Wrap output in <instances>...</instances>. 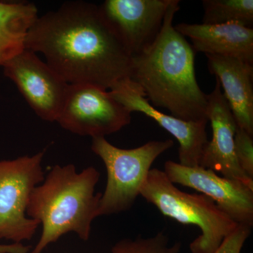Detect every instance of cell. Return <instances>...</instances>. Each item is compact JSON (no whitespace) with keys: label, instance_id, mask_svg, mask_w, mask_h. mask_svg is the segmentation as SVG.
<instances>
[{"label":"cell","instance_id":"obj_5","mask_svg":"<svg viewBox=\"0 0 253 253\" xmlns=\"http://www.w3.org/2000/svg\"><path fill=\"white\" fill-rule=\"evenodd\" d=\"M173 145L172 139L150 141L139 147L125 149L113 146L105 137L93 138L91 151L101 158L107 172V182L99 201V217L130 210L140 196L153 163Z\"/></svg>","mask_w":253,"mask_h":253},{"label":"cell","instance_id":"obj_13","mask_svg":"<svg viewBox=\"0 0 253 253\" xmlns=\"http://www.w3.org/2000/svg\"><path fill=\"white\" fill-rule=\"evenodd\" d=\"M192 42L195 52L236 58L253 65V29L237 22L174 26Z\"/></svg>","mask_w":253,"mask_h":253},{"label":"cell","instance_id":"obj_10","mask_svg":"<svg viewBox=\"0 0 253 253\" xmlns=\"http://www.w3.org/2000/svg\"><path fill=\"white\" fill-rule=\"evenodd\" d=\"M110 94L131 113H143L154 120L179 143V162L186 167H199L205 146L207 144L208 121H183L157 110L151 105L142 89L130 78L118 82L110 89Z\"/></svg>","mask_w":253,"mask_h":253},{"label":"cell","instance_id":"obj_17","mask_svg":"<svg viewBox=\"0 0 253 253\" xmlns=\"http://www.w3.org/2000/svg\"><path fill=\"white\" fill-rule=\"evenodd\" d=\"M181 244L169 245V238L163 232L151 237L121 240L113 246L111 253H179Z\"/></svg>","mask_w":253,"mask_h":253},{"label":"cell","instance_id":"obj_11","mask_svg":"<svg viewBox=\"0 0 253 253\" xmlns=\"http://www.w3.org/2000/svg\"><path fill=\"white\" fill-rule=\"evenodd\" d=\"M172 0H106L103 14L131 57L154 43Z\"/></svg>","mask_w":253,"mask_h":253},{"label":"cell","instance_id":"obj_16","mask_svg":"<svg viewBox=\"0 0 253 253\" xmlns=\"http://www.w3.org/2000/svg\"><path fill=\"white\" fill-rule=\"evenodd\" d=\"M204 24L237 22L252 28L253 0H204Z\"/></svg>","mask_w":253,"mask_h":253},{"label":"cell","instance_id":"obj_14","mask_svg":"<svg viewBox=\"0 0 253 253\" xmlns=\"http://www.w3.org/2000/svg\"><path fill=\"white\" fill-rule=\"evenodd\" d=\"M238 127L253 136V65L236 58L206 54Z\"/></svg>","mask_w":253,"mask_h":253},{"label":"cell","instance_id":"obj_18","mask_svg":"<svg viewBox=\"0 0 253 253\" xmlns=\"http://www.w3.org/2000/svg\"><path fill=\"white\" fill-rule=\"evenodd\" d=\"M234 144L240 166L249 177L253 179V136L237 126Z\"/></svg>","mask_w":253,"mask_h":253},{"label":"cell","instance_id":"obj_2","mask_svg":"<svg viewBox=\"0 0 253 253\" xmlns=\"http://www.w3.org/2000/svg\"><path fill=\"white\" fill-rule=\"evenodd\" d=\"M180 1L172 0L156 41L131 59L129 78L140 86L154 107L191 122L208 121L207 94L198 84L195 52L173 26Z\"/></svg>","mask_w":253,"mask_h":253},{"label":"cell","instance_id":"obj_15","mask_svg":"<svg viewBox=\"0 0 253 253\" xmlns=\"http://www.w3.org/2000/svg\"><path fill=\"white\" fill-rule=\"evenodd\" d=\"M38 16L33 3L0 1V66L25 49L26 35Z\"/></svg>","mask_w":253,"mask_h":253},{"label":"cell","instance_id":"obj_20","mask_svg":"<svg viewBox=\"0 0 253 253\" xmlns=\"http://www.w3.org/2000/svg\"><path fill=\"white\" fill-rule=\"evenodd\" d=\"M31 246L23 244H0V253H28Z\"/></svg>","mask_w":253,"mask_h":253},{"label":"cell","instance_id":"obj_19","mask_svg":"<svg viewBox=\"0 0 253 253\" xmlns=\"http://www.w3.org/2000/svg\"><path fill=\"white\" fill-rule=\"evenodd\" d=\"M251 226L239 224L214 253H241L245 243L251 236Z\"/></svg>","mask_w":253,"mask_h":253},{"label":"cell","instance_id":"obj_4","mask_svg":"<svg viewBox=\"0 0 253 253\" xmlns=\"http://www.w3.org/2000/svg\"><path fill=\"white\" fill-rule=\"evenodd\" d=\"M140 196L163 215L201 229V235L190 244L191 253H214L239 226L212 199L202 194L181 191L164 171L156 168L149 171Z\"/></svg>","mask_w":253,"mask_h":253},{"label":"cell","instance_id":"obj_3","mask_svg":"<svg viewBox=\"0 0 253 253\" xmlns=\"http://www.w3.org/2000/svg\"><path fill=\"white\" fill-rule=\"evenodd\" d=\"M100 172L94 167L78 172L73 164L56 165L33 189L26 214L42 226V233L30 253H42L69 232L89 239L91 224L99 217L101 193L95 194Z\"/></svg>","mask_w":253,"mask_h":253},{"label":"cell","instance_id":"obj_7","mask_svg":"<svg viewBox=\"0 0 253 253\" xmlns=\"http://www.w3.org/2000/svg\"><path fill=\"white\" fill-rule=\"evenodd\" d=\"M131 115L107 90L88 84H69L56 123L73 134L93 139L121 130L131 123Z\"/></svg>","mask_w":253,"mask_h":253},{"label":"cell","instance_id":"obj_1","mask_svg":"<svg viewBox=\"0 0 253 253\" xmlns=\"http://www.w3.org/2000/svg\"><path fill=\"white\" fill-rule=\"evenodd\" d=\"M24 47L41 53L69 84L107 90L129 78L131 55L100 6L93 3L68 1L38 16L28 30Z\"/></svg>","mask_w":253,"mask_h":253},{"label":"cell","instance_id":"obj_6","mask_svg":"<svg viewBox=\"0 0 253 253\" xmlns=\"http://www.w3.org/2000/svg\"><path fill=\"white\" fill-rule=\"evenodd\" d=\"M44 153L0 161V239L22 244L36 234L39 222L26 210L33 189L44 179Z\"/></svg>","mask_w":253,"mask_h":253},{"label":"cell","instance_id":"obj_9","mask_svg":"<svg viewBox=\"0 0 253 253\" xmlns=\"http://www.w3.org/2000/svg\"><path fill=\"white\" fill-rule=\"evenodd\" d=\"M164 172L173 184L191 188L212 200L238 224L253 226V186L211 169L168 161Z\"/></svg>","mask_w":253,"mask_h":253},{"label":"cell","instance_id":"obj_8","mask_svg":"<svg viewBox=\"0 0 253 253\" xmlns=\"http://www.w3.org/2000/svg\"><path fill=\"white\" fill-rule=\"evenodd\" d=\"M2 67L4 76L16 84L37 116L46 122H56L69 84L30 50L23 49Z\"/></svg>","mask_w":253,"mask_h":253},{"label":"cell","instance_id":"obj_12","mask_svg":"<svg viewBox=\"0 0 253 253\" xmlns=\"http://www.w3.org/2000/svg\"><path fill=\"white\" fill-rule=\"evenodd\" d=\"M215 79L214 89L207 94V118L212 126V139L205 146L199 166L253 186V179L243 170L236 158L234 139L237 124L220 83Z\"/></svg>","mask_w":253,"mask_h":253}]
</instances>
